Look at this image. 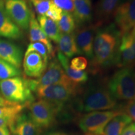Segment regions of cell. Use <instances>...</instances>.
<instances>
[{
	"label": "cell",
	"mask_w": 135,
	"mask_h": 135,
	"mask_svg": "<svg viewBox=\"0 0 135 135\" xmlns=\"http://www.w3.org/2000/svg\"><path fill=\"white\" fill-rule=\"evenodd\" d=\"M121 38V35L113 23L98 28L94 38L93 57L89 63L91 73H101L114 66Z\"/></svg>",
	"instance_id": "obj_1"
},
{
	"label": "cell",
	"mask_w": 135,
	"mask_h": 135,
	"mask_svg": "<svg viewBox=\"0 0 135 135\" xmlns=\"http://www.w3.org/2000/svg\"><path fill=\"white\" fill-rule=\"evenodd\" d=\"M117 100L103 81L91 82L76 101V109L81 112H92L114 109Z\"/></svg>",
	"instance_id": "obj_2"
},
{
	"label": "cell",
	"mask_w": 135,
	"mask_h": 135,
	"mask_svg": "<svg viewBox=\"0 0 135 135\" xmlns=\"http://www.w3.org/2000/svg\"><path fill=\"white\" fill-rule=\"evenodd\" d=\"M107 86L116 100L130 101L135 99V68H119L111 76Z\"/></svg>",
	"instance_id": "obj_3"
},
{
	"label": "cell",
	"mask_w": 135,
	"mask_h": 135,
	"mask_svg": "<svg viewBox=\"0 0 135 135\" xmlns=\"http://www.w3.org/2000/svg\"><path fill=\"white\" fill-rule=\"evenodd\" d=\"M1 97L9 102L28 104L35 100L28 79L15 76L0 81Z\"/></svg>",
	"instance_id": "obj_4"
},
{
	"label": "cell",
	"mask_w": 135,
	"mask_h": 135,
	"mask_svg": "<svg viewBox=\"0 0 135 135\" xmlns=\"http://www.w3.org/2000/svg\"><path fill=\"white\" fill-rule=\"evenodd\" d=\"M30 111L29 116L39 129L51 127L56 121V117L61 113L65 107H60L44 99H39L26 105Z\"/></svg>",
	"instance_id": "obj_5"
},
{
	"label": "cell",
	"mask_w": 135,
	"mask_h": 135,
	"mask_svg": "<svg viewBox=\"0 0 135 135\" xmlns=\"http://www.w3.org/2000/svg\"><path fill=\"white\" fill-rule=\"evenodd\" d=\"M80 84L58 83L41 88L35 91L40 99L48 101L60 107H64L68 102L80 93Z\"/></svg>",
	"instance_id": "obj_6"
},
{
	"label": "cell",
	"mask_w": 135,
	"mask_h": 135,
	"mask_svg": "<svg viewBox=\"0 0 135 135\" xmlns=\"http://www.w3.org/2000/svg\"><path fill=\"white\" fill-rule=\"evenodd\" d=\"M121 111L122 110L92 111L81 116L78 120V126L86 135H102L108 123Z\"/></svg>",
	"instance_id": "obj_7"
},
{
	"label": "cell",
	"mask_w": 135,
	"mask_h": 135,
	"mask_svg": "<svg viewBox=\"0 0 135 135\" xmlns=\"http://www.w3.org/2000/svg\"><path fill=\"white\" fill-rule=\"evenodd\" d=\"M29 80V84L32 91L48 86L52 84L58 83H72L66 75L63 67L57 58H54L49 63L45 72L37 80Z\"/></svg>",
	"instance_id": "obj_8"
},
{
	"label": "cell",
	"mask_w": 135,
	"mask_h": 135,
	"mask_svg": "<svg viewBox=\"0 0 135 135\" xmlns=\"http://www.w3.org/2000/svg\"><path fill=\"white\" fill-rule=\"evenodd\" d=\"M114 26L121 36L129 33L135 26V0H124L113 15Z\"/></svg>",
	"instance_id": "obj_9"
},
{
	"label": "cell",
	"mask_w": 135,
	"mask_h": 135,
	"mask_svg": "<svg viewBox=\"0 0 135 135\" xmlns=\"http://www.w3.org/2000/svg\"><path fill=\"white\" fill-rule=\"evenodd\" d=\"M4 6L8 16L18 28L23 30L29 28L32 11L25 0H6Z\"/></svg>",
	"instance_id": "obj_10"
},
{
	"label": "cell",
	"mask_w": 135,
	"mask_h": 135,
	"mask_svg": "<svg viewBox=\"0 0 135 135\" xmlns=\"http://www.w3.org/2000/svg\"><path fill=\"white\" fill-rule=\"evenodd\" d=\"M114 66L118 68H135V38L129 33L121 36Z\"/></svg>",
	"instance_id": "obj_11"
},
{
	"label": "cell",
	"mask_w": 135,
	"mask_h": 135,
	"mask_svg": "<svg viewBox=\"0 0 135 135\" xmlns=\"http://www.w3.org/2000/svg\"><path fill=\"white\" fill-rule=\"evenodd\" d=\"M98 27L93 23L77 27L74 32L76 45L80 55H84L91 60L93 50V42Z\"/></svg>",
	"instance_id": "obj_12"
},
{
	"label": "cell",
	"mask_w": 135,
	"mask_h": 135,
	"mask_svg": "<svg viewBox=\"0 0 135 135\" xmlns=\"http://www.w3.org/2000/svg\"><path fill=\"white\" fill-rule=\"evenodd\" d=\"M48 63L36 52H25L23 60L25 75L30 78H38L46 70Z\"/></svg>",
	"instance_id": "obj_13"
},
{
	"label": "cell",
	"mask_w": 135,
	"mask_h": 135,
	"mask_svg": "<svg viewBox=\"0 0 135 135\" xmlns=\"http://www.w3.org/2000/svg\"><path fill=\"white\" fill-rule=\"evenodd\" d=\"M121 0H99L94 11V23L98 28L108 23L113 17Z\"/></svg>",
	"instance_id": "obj_14"
},
{
	"label": "cell",
	"mask_w": 135,
	"mask_h": 135,
	"mask_svg": "<svg viewBox=\"0 0 135 135\" xmlns=\"http://www.w3.org/2000/svg\"><path fill=\"white\" fill-rule=\"evenodd\" d=\"M0 58L20 69L23 62V51L18 45L0 39Z\"/></svg>",
	"instance_id": "obj_15"
},
{
	"label": "cell",
	"mask_w": 135,
	"mask_h": 135,
	"mask_svg": "<svg viewBox=\"0 0 135 135\" xmlns=\"http://www.w3.org/2000/svg\"><path fill=\"white\" fill-rule=\"evenodd\" d=\"M22 33L6 13L4 1L0 0V37L13 40L21 38Z\"/></svg>",
	"instance_id": "obj_16"
},
{
	"label": "cell",
	"mask_w": 135,
	"mask_h": 135,
	"mask_svg": "<svg viewBox=\"0 0 135 135\" xmlns=\"http://www.w3.org/2000/svg\"><path fill=\"white\" fill-rule=\"evenodd\" d=\"M12 135H40V131L29 115L20 114L9 126Z\"/></svg>",
	"instance_id": "obj_17"
},
{
	"label": "cell",
	"mask_w": 135,
	"mask_h": 135,
	"mask_svg": "<svg viewBox=\"0 0 135 135\" xmlns=\"http://www.w3.org/2000/svg\"><path fill=\"white\" fill-rule=\"evenodd\" d=\"M72 15L76 28L91 24L93 15L91 0H74Z\"/></svg>",
	"instance_id": "obj_18"
},
{
	"label": "cell",
	"mask_w": 135,
	"mask_h": 135,
	"mask_svg": "<svg viewBox=\"0 0 135 135\" xmlns=\"http://www.w3.org/2000/svg\"><path fill=\"white\" fill-rule=\"evenodd\" d=\"M29 38L31 43L40 42L44 44L48 49L50 59H53L52 58L55 57V50L53 45L42 30L33 12L29 25Z\"/></svg>",
	"instance_id": "obj_19"
},
{
	"label": "cell",
	"mask_w": 135,
	"mask_h": 135,
	"mask_svg": "<svg viewBox=\"0 0 135 135\" xmlns=\"http://www.w3.org/2000/svg\"><path fill=\"white\" fill-rule=\"evenodd\" d=\"M131 123L132 119L122 109L121 113L108 123L102 135H121L124 128Z\"/></svg>",
	"instance_id": "obj_20"
},
{
	"label": "cell",
	"mask_w": 135,
	"mask_h": 135,
	"mask_svg": "<svg viewBox=\"0 0 135 135\" xmlns=\"http://www.w3.org/2000/svg\"><path fill=\"white\" fill-rule=\"evenodd\" d=\"M58 60L61 66L63 67L66 75L69 79L76 84H80L84 83L88 80V73L85 71H76L73 70L70 66L69 58L66 57L63 54L58 51L57 53Z\"/></svg>",
	"instance_id": "obj_21"
},
{
	"label": "cell",
	"mask_w": 135,
	"mask_h": 135,
	"mask_svg": "<svg viewBox=\"0 0 135 135\" xmlns=\"http://www.w3.org/2000/svg\"><path fill=\"white\" fill-rule=\"evenodd\" d=\"M58 51L63 54L68 58H70L75 55H80L76 43L75 35L61 33L58 42Z\"/></svg>",
	"instance_id": "obj_22"
},
{
	"label": "cell",
	"mask_w": 135,
	"mask_h": 135,
	"mask_svg": "<svg viewBox=\"0 0 135 135\" xmlns=\"http://www.w3.org/2000/svg\"><path fill=\"white\" fill-rule=\"evenodd\" d=\"M39 25L50 40L58 43L61 35L57 23L45 16H38Z\"/></svg>",
	"instance_id": "obj_23"
},
{
	"label": "cell",
	"mask_w": 135,
	"mask_h": 135,
	"mask_svg": "<svg viewBox=\"0 0 135 135\" xmlns=\"http://www.w3.org/2000/svg\"><path fill=\"white\" fill-rule=\"evenodd\" d=\"M60 32L63 34L73 33L76 29L75 19L71 13L64 12L62 13L60 20L57 22Z\"/></svg>",
	"instance_id": "obj_24"
},
{
	"label": "cell",
	"mask_w": 135,
	"mask_h": 135,
	"mask_svg": "<svg viewBox=\"0 0 135 135\" xmlns=\"http://www.w3.org/2000/svg\"><path fill=\"white\" fill-rule=\"evenodd\" d=\"M21 74L20 69L0 58V80H4L18 76Z\"/></svg>",
	"instance_id": "obj_25"
},
{
	"label": "cell",
	"mask_w": 135,
	"mask_h": 135,
	"mask_svg": "<svg viewBox=\"0 0 135 135\" xmlns=\"http://www.w3.org/2000/svg\"><path fill=\"white\" fill-rule=\"evenodd\" d=\"M27 104H15L13 105L0 106V117L16 116L21 113Z\"/></svg>",
	"instance_id": "obj_26"
},
{
	"label": "cell",
	"mask_w": 135,
	"mask_h": 135,
	"mask_svg": "<svg viewBox=\"0 0 135 135\" xmlns=\"http://www.w3.org/2000/svg\"><path fill=\"white\" fill-rule=\"evenodd\" d=\"M39 16H45L54 6L51 0H30Z\"/></svg>",
	"instance_id": "obj_27"
},
{
	"label": "cell",
	"mask_w": 135,
	"mask_h": 135,
	"mask_svg": "<svg viewBox=\"0 0 135 135\" xmlns=\"http://www.w3.org/2000/svg\"><path fill=\"white\" fill-rule=\"evenodd\" d=\"M35 51L38 53L42 56V58L44 59V60L48 63L49 59L50 58V55H49L48 49L45 46V45L40 42H33V43H31L28 45L27 50L26 51V53H28V52Z\"/></svg>",
	"instance_id": "obj_28"
},
{
	"label": "cell",
	"mask_w": 135,
	"mask_h": 135,
	"mask_svg": "<svg viewBox=\"0 0 135 135\" xmlns=\"http://www.w3.org/2000/svg\"><path fill=\"white\" fill-rule=\"evenodd\" d=\"M88 60L84 56H76L73 58L70 62V67L73 70L84 71L88 66Z\"/></svg>",
	"instance_id": "obj_29"
},
{
	"label": "cell",
	"mask_w": 135,
	"mask_h": 135,
	"mask_svg": "<svg viewBox=\"0 0 135 135\" xmlns=\"http://www.w3.org/2000/svg\"><path fill=\"white\" fill-rule=\"evenodd\" d=\"M57 7L64 11L73 13L74 10V0H51Z\"/></svg>",
	"instance_id": "obj_30"
},
{
	"label": "cell",
	"mask_w": 135,
	"mask_h": 135,
	"mask_svg": "<svg viewBox=\"0 0 135 135\" xmlns=\"http://www.w3.org/2000/svg\"><path fill=\"white\" fill-rule=\"evenodd\" d=\"M62 13H63V11L57 7L55 4H54V6L52 7L51 9L46 13L45 16L48 17V18H50L51 20L55 21L56 23H57L60 20Z\"/></svg>",
	"instance_id": "obj_31"
},
{
	"label": "cell",
	"mask_w": 135,
	"mask_h": 135,
	"mask_svg": "<svg viewBox=\"0 0 135 135\" xmlns=\"http://www.w3.org/2000/svg\"><path fill=\"white\" fill-rule=\"evenodd\" d=\"M123 111L131 118L132 121L135 122V99L128 101Z\"/></svg>",
	"instance_id": "obj_32"
},
{
	"label": "cell",
	"mask_w": 135,
	"mask_h": 135,
	"mask_svg": "<svg viewBox=\"0 0 135 135\" xmlns=\"http://www.w3.org/2000/svg\"><path fill=\"white\" fill-rule=\"evenodd\" d=\"M18 116H7V117H0V128L8 127L14 122L15 119Z\"/></svg>",
	"instance_id": "obj_33"
},
{
	"label": "cell",
	"mask_w": 135,
	"mask_h": 135,
	"mask_svg": "<svg viewBox=\"0 0 135 135\" xmlns=\"http://www.w3.org/2000/svg\"><path fill=\"white\" fill-rule=\"evenodd\" d=\"M121 135H135V123H131L128 124Z\"/></svg>",
	"instance_id": "obj_34"
},
{
	"label": "cell",
	"mask_w": 135,
	"mask_h": 135,
	"mask_svg": "<svg viewBox=\"0 0 135 135\" xmlns=\"http://www.w3.org/2000/svg\"><path fill=\"white\" fill-rule=\"evenodd\" d=\"M16 103H14L9 102L6 99L3 98L1 97V95H0V106H9V105H13V104H15Z\"/></svg>",
	"instance_id": "obj_35"
},
{
	"label": "cell",
	"mask_w": 135,
	"mask_h": 135,
	"mask_svg": "<svg viewBox=\"0 0 135 135\" xmlns=\"http://www.w3.org/2000/svg\"><path fill=\"white\" fill-rule=\"evenodd\" d=\"M0 135H11L8 127L0 128Z\"/></svg>",
	"instance_id": "obj_36"
},
{
	"label": "cell",
	"mask_w": 135,
	"mask_h": 135,
	"mask_svg": "<svg viewBox=\"0 0 135 135\" xmlns=\"http://www.w3.org/2000/svg\"><path fill=\"white\" fill-rule=\"evenodd\" d=\"M46 135H68L66 133L61 132V131H53V132L48 133Z\"/></svg>",
	"instance_id": "obj_37"
},
{
	"label": "cell",
	"mask_w": 135,
	"mask_h": 135,
	"mask_svg": "<svg viewBox=\"0 0 135 135\" xmlns=\"http://www.w3.org/2000/svg\"><path fill=\"white\" fill-rule=\"evenodd\" d=\"M130 34L131 35V36L133 37V38H135V26H134V28H133L132 30L131 31Z\"/></svg>",
	"instance_id": "obj_38"
}]
</instances>
